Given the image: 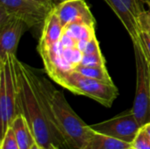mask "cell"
I'll use <instances>...</instances> for the list:
<instances>
[{
    "label": "cell",
    "mask_w": 150,
    "mask_h": 149,
    "mask_svg": "<svg viewBox=\"0 0 150 149\" xmlns=\"http://www.w3.org/2000/svg\"><path fill=\"white\" fill-rule=\"evenodd\" d=\"M24 65L33 88L50 110L67 149H83L93 132L91 126L75 112L62 91L57 90L46 78L39 76L31 67Z\"/></svg>",
    "instance_id": "cell-1"
},
{
    "label": "cell",
    "mask_w": 150,
    "mask_h": 149,
    "mask_svg": "<svg viewBox=\"0 0 150 149\" xmlns=\"http://www.w3.org/2000/svg\"><path fill=\"white\" fill-rule=\"evenodd\" d=\"M79 65L88 67H105V61L101 52H98L95 54H83Z\"/></svg>",
    "instance_id": "cell-15"
},
{
    "label": "cell",
    "mask_w": 150,
    "mask_h": 149,
    "mask_svg": "<svg viewBox=\"0 0 150 149\" xmlns=\"http://www.w3.org/2000/svg\"><path fill=\"white\" fill-rule=\"evenodd\" d=\"M13 61L17 77L18 112L25 118L36 143L44 149H51L53 146L67 149L62 136L49 121L26 74L24 63L19 61L16 55Z\"/></svg>",
    "instance_id": "cell-2"
},
{
    "label": "cell",
    "mask_w": 150,
    "mask_h": 149,
    "mask_svg": "<svg viewBox=\"0 0 150 149\" xmlns=\"http://www.w3.org/2000/svg\"><path fill=\"white\" fill-rule=\"evenodd\" d=\"M142 1H143L144 3H146V4L149 5V7L150 8V0H142Z\"/></svg>",
    "instance_id": "cell-24"
},
{
    "label": "cell",
    "mask_w": 150,
    "mask_h": 149,
    "mask_svg": "<svg viewBox=\"0 0 150 149\" xmlns=\"http://www.w3.org/2000/svg\"><path fill=\"white\" fill-rule=\"evenodd\" d=\"M132 147L135 149H150V141L148 138L144 129L141 127L134 141L132 143Z\"/></svg>",
    "instance_id": "cell-17"
},
{
    "label": "cell",
    "mask_w": 150,
    "mask_h": 149,
    "mask_svg": "<svg viewBox=\"0 0 150 149\" xmlns=\"http://www.w3.org/2000/svg\"><path fill=\"white\" fill-rule=\"evenodd\" d=\"M0 149H19V147L15 138L14 132L11 126H9L6 133L2 137Z\"/></svg>",
    "instance_id": "cell-16"
},
{
    "label": "cell",
    "mask_w": 150,
    "mask_h": 149,
    "mask_svg": "<svg viewBox=\"0 0 150 149\" xmlns=\"http://www.w3.org/2000/svg\"><path fill=\"white\" fill-rule=\"evenodd\" d=\"M0 16V62H4L9 54L16 55L21 35L28 26L19 18Z\"/></svg>",
    "instance_id": "cell-8"
},
{
    "label": "cell",
    "mask_w": 150,
    "mask_h": 149,
    "mask_svg": "<svg viewBox=\"0 0 150 149\" xmlns=\"http://www.w3.org/2000/svg\"><path fill=\"white\" fill-rule=\"evenodd\" d=\"M142 127L144 129V131H145V133H146V134H147L148 138L149 139V141H150V123L146 124L145 126H142Z\"/></svg>",
    "instance_id": "cell-22"
},
{
    "label": "cell",
    "mask_w": 150,
    "mask_h": 149,
    "mask_svg": "<svg viewBox=\"0 0 150 149\" xmlns=\"http://www.w3.org/2000/svg\"><path fill=\"white\" fill-rule=\"evenodd\" d=\"M0 15L21 19L28 28L43 25L49 10L29 0H0Z\"/></svg>",
    "instance_id": "cell-6"
},
{
    "label": "cell",
    "mask_w": 150,
    "mask_h": 149,
    "mask_svg": "<svg viewBox=\"0 0 150 149\" xmlns=\"http://www.w3.org/2000/svg\"><path fill=\"white\" fill-rule=\"evenodd\" d=\"M136 65V90L133 111L140 126L150 123L149 63L139 43H133Z\"/></svg>",
    "instance_id": "cell-4"
},
{
    "label": "cell",
    "mask_w": 150,
    "mask_h": 149,
    "mask_svg": "<svg viewBox=\"0 0 150 149\" xmlns=\"http://www.w3.org/2000/svg\"><path fill=\"white\" fill-rule=\"evenodd\" d=\"M117 15L127 29L133 43L140 40L141 28L139 17L144 11L141 4L142 0H105Z\"/></svg>",
    "instance_id": "cell-7"
},
{
    "label": "cell",
    "mask_w": 150,
    "mask_h": 149,
    "mask_svg": "<svg viewBox=\"0 0 150 149\" xmlns=\"http://www.w3.org/2000/svg\"><path fill=\"white\" fill-rule=\"evenodd\" d=\"M62 35L63 26L53 9L50 11L42 25L41 36L38 46L39 53L42 54L56 47L60 43Z\"/></svg>",
    "instance_id": "cell-10"
},
{
    "label": "cell",
    "mask_w": 150,
    "mask_h": 149,
    "mask_svg": "<svg viewBox=\"0 0 150 149\" xmlns=\"http://www.w3.org/2000/svg\"><path fill=\"white\" fill-rule=\"evenodd\" d=\"M34 4H37L49 11H52L55 8V6L58 4L56 0H29Z\"/></svg>",
    "instance_id": "cell-21"
},
{
    "label": "cell",
    "mask_w": 150,
    "mask_h": 149,
    "mask_svg": "<svg viewBox=\"0 0 150 149\" xmlns=\"http://www.w3.org/2000/svg\"><path fill=\"white\" fill-rule=\"evenodd\" d=\"M131 147V143L93 130L83 149H128Z\"/></svg>",
    "instance_id": "cell-12"
},
{
    "label": "cell",
    "mask_w": 150,
    "mask_h": 149,
    "mask_svg": "<svg viewBox=\"0 0 150 149\" xmlns=\"http://www.w3.org/2000/svg\"><path fill=\"white\" fill-rule=\"evenodd\" d=\"M139 25L142 32L148 33L150 36V8L144 10L139 17Z\"/></svg>",
    "instance_id": "cell-18"
},
{
    "label": "cell",
    "mask_w": 150,
    "mask_h": 149,
    "mask_svg": "<svg viewBox=\"0 0 150 149\" xmlns=\"http://www.w3.org/2000/svg\"><path fill=\"white\" fill-rule=\"evenodd\" d=\"M53 80L73 94L90 97L108 108L119 96V90L114 83L90 78L75 70L62 73Z\"/></svg>",
    "instance_id": "cell-3"
},
{
    "label": "cell",
    "mask_w": 150,
    "mask_h": 149,
    "mask_svg": "<svg viewBox=\"0 0 150 149\" xmlns=\"http://www.w3.org/2000/svg\"><path fill=\"white\" fill-rule=\"evenodd\" d=\"M128 149H135V148H134L133 147H131V148H128Z\"/></svg>",
    "instance_id": "cell-27"
},
{
    "label": "cell",
    "mask_w": 150,
    "mask_h": 149,
    "mask_svg": "<svg viewBox=\"0 0 150 149\" xmlns=\"http://www.w3.org/2000/svg\"><path fill=\"white\" fill-rule=\"evenodd\" d=\"M56 1H57V4H60V3H62V2H63L65 0H56Z\"/></svg>",
    "instance_id": "cell-26"
},
{
    "label": "cell",
    "mask_w": 150,
    "mask_h": 149,
    "mask_svg": "<svg viewBox=\"0 0 150 149\" xmlns=\"http://www.w3.org/2000/svg\"><path fill=\"white\" fill-rule=\"evenodd\" d=\"M51 149H61V148H58V147H56V146H53Z\"/></svg>",
    "instance_id": "cell-25"
},
{
    "label": "cell",
    "mask_w": 150,
    "mask_h": 149,
    "mask_svg": "<svg viewBox=\"0 0 150 149\" xmlns=\"http://www.w3.org/2000/svg\"><path fill=\"white\" fill-rule=\"evenodd\" d=\"M63 28L71 24L95 25V18L84 0H65L54 9Z\"/></svg>",
    "instance_id": "cell-9"
},
{
    "label": "cell",
    "mask_w": 150,
    "mask_h": 149,
    "mask_svg": "<svg viewBox=\"0 0 150 149\" xmlns=\"http://www.w3.org/2000/svg\"><path fill=\"white\" fill-rule=\"evenodd\" d=\"M138 43L140 44L142 49V52L145 54L148 61L150 62V36L144 32H141L140 40Z\"/></svg>",
    "instance_id": "cell-19"
},
{
    "label": "cell",
    "mask_w": 150,
    "mask_h": 149,
    "mask_svg": "<svg viewBox=\"0 0 150 149\" xmlns=\"http://www.w3.org/2000/svg\"><path fill=\"white\" fill-rule=\"evenodd\" d=\"M10 126L14 132L19 149L32 148L36 141L25 118L22 114L17 115Z\"/></svg>",
    "instance_id": "cell-11"
},
{
    "label": "cell",
    "mask_w": 150,
    "mask_h": 149,
    "mask_svg": "<svg viewBox=\"0 0 150 149\" xmlns=\"http://www.w3.org/2000/svg\"><path fill=\"white\" fill-rule=\"evenodd\" d=\"M73 70L90 78L97 79L105 83H113L111 76L108 74L106 67H88V66L78 65Z\"/></svg>",
    "instance_id": "cell-14"
},
{
    "label": "cell",
    "mask_w": 150,
    "mask_h": 149,
    "mask_svg": "<svg viewBox=\"0 0 150 149\" xmlns=\"http://www.w3.org/2000/svg\"><path fill=\"white\" fill-rule=\"evenodd\" d=\"M91 126L98 133L131 144L141 129L133 109L125 111L110 119L91 125Z\"/></svg>",
    "instance_id": "cell-5"
},
{
    "label": "cell",
    "mask_w": 150,
    "mask_h": 149,
    "mask_svg": "<svg viewBox=\"0 0 150 149\" xmlns=\"http://www.w3.org/2000/svg\"><path fill=\"white\" fill-rule=\"evenodd\" d=\"M101 52L99 48V44L96 37L92 38L91 40H88L82 51L83 54H95Z\"/></svg>",
    "instance_id": "cell-20"
},
{
    "label": "cell",
    "mask_w": 150,
    "mask_h": 149,
    "mask_svg": "<svg viewBox=\"0 0 150 149\" xmlns=\"http://www.w3.org/2000/svg\"><path fill=\"white\" fill-rule=\"evenodd\" d=\"M149 69H150V62H149Z\"/></svg>",
    "instance_id": "cell-28"
},
{
    "label": "cell",
    "mask_w": 150,
    "mask_h": 149,
    "mask_svg": "<svg viewBox=\"0 0 150 149\" xmlns=\"http://www.w3.org/2000/svg\"><path fill=\"white\" fill-rule=\"evenodd\" d=\"M31 149H44V148H41L40 145H38V144L35 142V143L33 144V146L32 147V148Z\"/></svg>",
    "instance_id": "cell-23"
},
{
    "label": "cell",
    "mask_w": 150,
    "mask_h": 149,
    "mask_svg": "<svg viewBox=\"0 0 150 149\" xmlns=\"http://www.w3.org/2000/svg\"><path fill=\"white\" fill-rule=\"evenodd\" d=\"M63 33L75 40L77 43L81 40H89L96 37L94 26L83 24H71L63 28Z\"/></svg>",
    "instance_id": "cell-13"
}]
</instances>
